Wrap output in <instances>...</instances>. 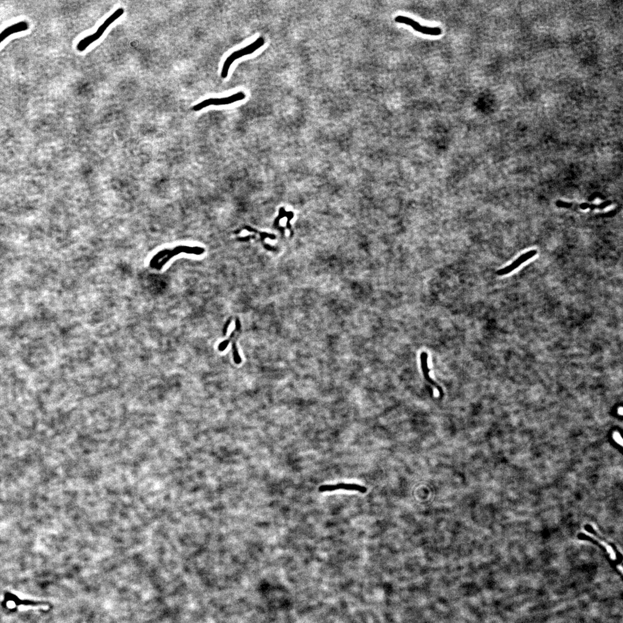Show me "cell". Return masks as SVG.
<instances>
[{
    "label": "cell",
    "mask_w": 623,
    "mask_h": 623,
    "mask_svg": "<svg viewBox=\"0 0 623 623\" xmlns=\"http://www.w3.org/2000/svg\"><path fill=\"white\" fill-rule=\"evenodd\" d=\"M264 43V38L260 37L257 38L251 44L243 47V48L234 51L233 53L226 59L224 63V65L221 71V77L223 79L227 78L230 68H231L233 62L236 61L237 59L255 52L257 49H260L261 47L263 46Z\"/></svg>",
    "instance_id": "1"
},
{
    "label": "cell",
    "mask_w": 623,
    "mask_h": 623,
    "mask_svg": "<svg viewBox=\"0 0 623 623\" xmlns=\"http://www.w3.org/2000/svg\"><path fill=\"white\" fill-rule=\"evenodd\" d=\"M124 13V10L122 9V8L118 9L116 11H115L114 13L111 15L110 17L107 19L104 23H103L102 25L98 28V30L95 32L94 34L86 37L84 39H82V40L79 42L77 45L78 50L79 51H85L91 44H92V43L95 41H96L98 39H100L102 35L104 34L107 29H108V28L112 25L114 22L116 21L118 18L121 17Z\"/></svg>",
    "instance_id": "2"
},
{
    "label": "cell",
    "mask_w": 623,
    "mask_h": 623,
    "mask_svg": "<svg viewBox=\"0 0 623 623\" xmlns=\"http://www.w3.org/2000/svg\"><path fill=\"white\" fill-rule=\"evenodd\" d=\"M245 98V94L243 92V91H239V92L230 95V96L227 97L207 99V100L201 101L199 103V104L194 105L192 109L194 111L197 112V111L207 108V107L211 105L220 106L229 105L238 101L244 100Z\"/></svg>",
    "instance_id": "3"
},
{
    "label": "cell",
    "mask_w": 623,
    "mask_h": 623,
    "mask_svg": "<svg viewBox=\"0 0 623 623\" xmlns=\"http://www.w3.org/2000/svg\"><path fill=\"white\" fill-rule=\"evenodd\" d=\"M395 21L396 22L403 23L404 24V25L410 26L413 28V29L416 31L420 32V33L424 34L438 36V35H440L442 34V30L439 27L423 26L420 25L418 22L414 21V20L408 17L399 16V17H397L395 19Z\"/></svg>",
    "instance_id": "4"
},
{
    "label": "cell",
    "mask_w": 623,
    "mask_h": 623,
    "mask_svg": "<svg viewBox=\"0 0 623 623\" xmlns=\"http://www.w3.org/2000/svg\"><path fill=\"white\" fill-rule=\"evenodd\" d=\"M537 253V251L536 250H532V251L523 254L522 255L520 256L517 260H515L511 264L508 265V266L499 269L497 272V274L500 276L509 274L512 271H514L515 269L518 268L520 265L525 263V261L536 255Z\"/></svg>",
    "instance_id": "5"
},
{
    "label": "cell",
    "mask_w": 623,
    "mask_h": 623,
    "mask_svg": "<svg viewBox=\"0 0 623 623\" xmlns=\"http://www.w3.org/2000/svg\"><path fill=\"white\" fill-rule=\"evenodd\" d=\"M29 29V24L25 21L19 22L7 27L0 33V44L11 35L27 31Z\"/></svg>",
    "instance_id": "6"
},
{
    "label": "cell",
    "mask_w": 623,
    "mask_h": 623,
    "mask_svg": "<svg viewBox=\"0 0 623 623\" xmlns=\"http://www.w3.org/2000/svg\"><path fill=\"white\" fill-rule=\"evenodd\" d=\"M338 490L343 489L347 491H355L359 492V493L364 494L366 493L367 489L366 487L357 485L356 483H340L336 484Z\"/></svg>",
    "instance_id": "7"
},
{
    "label": "cell",
    "mask_w": 623,
    "mask_h": 623,
    "mask_svg": "<svg viewBox=\"0 0 623 623\" xmlns=\"http://www.w3.org/2000/svg\"><path fill=\"white\" fill-rule=\"evenodd\" d=\"M319 490L321 493H324V492H332L338 490V488H337L336 484L335 485H325L320 486Z\"/></svg>",
    "instance_id": "8"
},
{
    "label": "cell",
    "mask_w": 623,
    "mask_h": 623,
    "mask_svg": "<svg viewBox=\"0 0 623 623\" xmlns=\"http://www.w3.org/2000/svg\"><path fill=\"white\" fill-rule=\"evenodd\" d=\"M557 205L558 206V207H560L570 208L571 207V206L573 205V204L570 203H566V202L558 201L557 202Z\"/></svg>",
    "instance_id": "9"
},
{
    "label": "cell",
    "mask_w": 623,
    "mask_h": 623,
    "mask_svg": "<svg viewBox=\"0 0 623 623\" xmlns=\"http://www.w3.org/2000/svg\"><path fill=\"white\" fill-rule=\"evenodd\" d=\"M614 439L621 446L622 444V439L621 436L618 433H615L613 435Z\"/></svg>",
    "instance_id": "10"
},
{
    "label": "cell",
    "mask_w": 623,
    "mask_h": 623,
    "mask_svg": "<svg viewBox=\"0 0 623 623\" xmlns=\"http://www.w3.org/2000/svg\"><path fill=\"white\" fill-rule=\"evenodd\" d=\"M618 413H619V414H620V415H621V416L623 414V409H622V407H620V408H619V409H618Z\"/></svg>",
    "instance_id": "11"
}]
</instances>
